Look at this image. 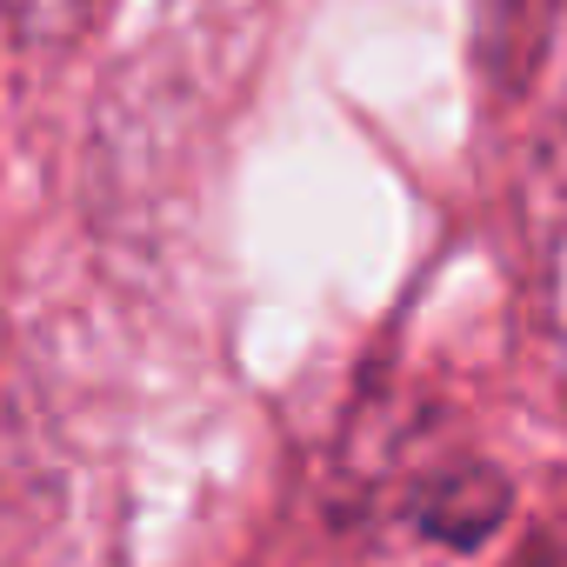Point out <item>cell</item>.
Segmentation results:
<instances>
[{"label": "cell", "instance_id": "1", "mask_svg": "<svg viewBox=\"0 0 567 567\" xmlns=\"http://www.w3.org/2000/svg\"><path fill=\"white\" fill-rule=\"evenodd\" d=\"M527 247H534L540 308L567 334V101L540 127V147L527 167Z\"/></svg>", "mask_w": 567, "mask_h": 567}, {"label": "cell", "instance_id": "2", "mask_svg": "<svg viewBox=\"0 0 567 567\" xmlns=\"http://www.w3.org/2000/svg\"><path fill=\"white\" fill-rule=\"evenodd\" d=\"M94 0H8V28L21 48H61L81 21H87Z\"/></svg>", "mask_w": 567, "mask_h": 567}]
</instances>
